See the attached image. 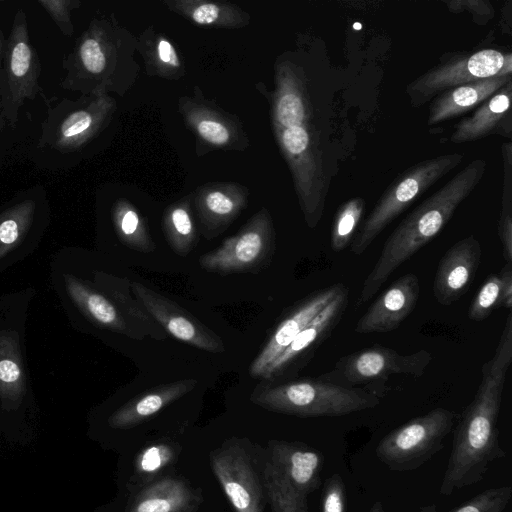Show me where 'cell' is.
Returning a JSON list of instances; mask_svg holds the SVG:
<instances>
[{"mask_svg":"<svg viewBox=\"0 0 512 512\" xmlns=\"http://www.w3.org/2000/svg\"><path fill=\"white\" fill-rule=\"evenodd\" d=\"M512 363V314L509 312L496 350L481 368V381L453 433L452 449L439 492L480 482L490 464L506 453L499 442L497 421L508 369Z\"/></svg>","mask_w":512,"mask_h":512,"instance_id":"6da1fadb","label":"cell"},{"mask_svg":"<svg viewBox=\"0 0 512 512\" xmlns=\"http://www.w3.org/2000/svg\"><path fill=\"white\" fill-rule=\"evenodd\" d=\"M486 166V161L480 158L469 162L399 223L363 281L357 305L372 299L401 264L440 233L458 206L480 183Z\"/></svg>","mask_w":512,"mask_h":512,"instance_id":"7a4b0ae2","label":"cell"},{"mask_svg":"<svg viewBox=\"0 0 512 512\" xmlns=\"http://www.w3.org/2000/svg\"><path fill=\"white\" fill-rule=\"evenodd\" d=\"M251 401L266 410L297 417H335L379 405L378 395L320 379L258 384Z\"/></svg>","mask_w":512,"mask_h":512,"instance_id":"3957f363","label":"cell"},{"mask_svg":"<svg viewBox=\"0 0 512 512\" xmlns=\"http://www.w3.org/2000/svg\"><path fill=\"white\" fill-rule=\"evenodd\" d=\"M35 295L32 287L0 293V411L16 412L33 398L26 327Z\"/></svg>","mask_w":512,"mask_h":512,"instance_id":"277c9868","label":"cell"},{"mask_svg":"<svg viewBox=\"0 0 512 512\" xmlns=\"http://www.w3.org/2000/svg\"><path fill=\"white\" fill-rule=\"evenodd\" d=\"M463 158V154L456 152L439 155L420 161L398 175L358 228L350 244L351 252L355 255L364 253L396 217L437 181L455 169Z\"/></svg>","mask_w":512,"mask_h":512,"instance_id":"5b68a950","label":"cell"},{"mask_svg":"<svg viewBox=\"0 0 512 512\" xmlns=\"http://www.w3.org/2000/svg\"><path fill=\"white\" fill-rule=\"evenodd\" d=\"M455 418L453 411L442 407L413 418L380 440L376 456L392 471H413L443 449Z\"/></svg>","mask_w":512,"mask_h":512,"instance_id":"8992f818","label":"cell"},{"mask_svg":"<svg viewBox=\"0 0 512 512\" xmlns=\"http://www.w3.org/2000/svg\"><path fill=\"white\" fill-rule=\"evenodd\" d=\"M432 360L422 349L402 355L396 350L374 345L341 357L334 367L318 379L347 387L387 379L391 375L422 376Z\"/></svg>","mask_w":512,"mask_h":512,"instance_id":"52a82bcc","label":"cell"},{"mask_svg":"<svg viewBox=\"0 0 512 512\" xmlns=\"http://www.w3.org/2000/svg\"><path fill=\"white\" fill-rule=\"evenodd\" d=\"M505 53L497 49L454 53L427 70L410 84L406 91L412 107H420L441 92L476 80L498 76Z\"/></svg>","mask_w":512,"mask_h":512,"instance_id":"ba28073f","label":"cell"},{"mask_svg":"<svg viewBox=\"0 0 512 512\" xmlns=\"http://www.w3.org/2000/svg\"><path fill=\"white\" fill-rule=\"evenodd\" d=\"M210 465L235 512H263L266 493L244 442H224L210 453Z\"/></svg>","mask_w":512,"mask_h":512,"instance_id":"9c48e42d","label":"cell"},{"mask_svg":"<svg viewBox=\"0 0 512 512\" xmlns=\"http://www.w3.org/2000/svg\"><path fill=\"white\" fill-rule=\"evenodd\" d=\"M275 238L268 218H257L237 235L199 258L201 268L222 274L258 272L269 265Z\"/></svg>","mask_w":512,"mask_h":512,"instance_id":"30bf717a","label":"cell"},{"mask_svg":"<svg viewBox=\"0 0 512 512\" xmlns=\"http://www.w3.org/2000/svg\"><path fill=\"white\" fill-rule=\"evenodd\" d=\"M6 99L9 108L7 118L17 119V111L25 100H32L40 91L38 79L41 66L38 55L30 42L26 14L19 9L4 51Z\"/></svg>","mask_w":512,"mask_h":512,"instance_id":"8fae6325","label":"cell"},{"mask_svg":"<svg viewBox=\"0 0 512 512\" xmlns=\"http://www.w3.org/2000/svg\"><path fill=\"white\" fill-rule=\"evenodd\" d=\"M130 288L150 316L176 339L212 353L225 350L216 333L174 301L136 281L131 282Z\"/></svg>","mask_w":512,"mask_h":512,"instance_id":"7c38bea8","label":"cell"},{"mask_svg":"<svg viewBox=\"0 0 512 512\" xmlns=\"http://www.w3.org/2000/svg\"><path fill=\"white\" fill-rule=\"evenodd\" d=\"M44 229L34 199L18 201L0 211V274L34 253Z\"/></svg>","mask_w":512,"mask_h":512,"instance_id":"4fadbf2b","label":"cell"},{"mask_svg":"<svg viewBox=\"0 0 512 512\" xmlns=\"http://www.w3.org/2000/svg\"><path fill=\"white\" fill-rule=\"evenodd\" d=\"M63 101L49 113L42 125L41 145L60 152L80 148L96 131L103 120V103L77 107L76 102Z\"/></svg>","mask_w":512,"mask_h":512,"instance_id":"5bb4252c","label":"cell"},{"mask_svg":"<svg viewBox=\"0 0 512 512\" xmlns=\"http://www.w3.org/2000/svg\"><path fill=\"white\" fill-rule=\"evenodd\" d=\"M347 287L342 283L318 290L303 299L277 326L261 352L250 365V375L261 377L265 369L294 338Z\"/></svg>","mask_w":512,"mask_h":512,"instance_id":"9a60e30c","label":"cell"},{"mask_svg":"<svg viewBox=\"0 0 512 512\" xmlns=\"http://www.w3.org/2000/svg\"><path fill=\"white\" fill-rule=\"evenodd\" d=\"M482 248L474 235L453 244L441 258L433 281L438 303L451 305L469 289L479 268Z\"/></svg>","mask_w":512,"mask_h":512,"instance_id":"2e32d148","label":"cell"},{"mask_svg":"<svg viewBox=\"0 0 512 512\" xmlns=\"http://www.w3.org/2000/svg\"><path fill=\"white\" fill-rule=\"evenodd\" d=\"M420 296L418 277L408 273L396 279L357 321L359 334L386 333L397 329L415 309Z\"/></svg>","mask_w":512,"mask_h":512,"instance_id":"e0dca14e","label":"cell"},{"mask_svg":"<svg viewBox=\"0 0 512 512\" xmlns=\"http://www.w3.org/2000/svg\"><path fill=\"white\" fill-rule=\"evenodd\" d=\"M348 305V289L331 301L265 369L261 377L266 381L282 376L314 350L331 334L340 322Z\"/></svg>","mask_w":512,"mask_h":512,"instance_id":"ac0fdd59","label":"cell"},{"mask_svg":"<svg viewBox=\"0 0 512 512\" xmlns=\"http://www.w3.org/2000/svg\"><path fill=\"white\" fill-rule=\"evenodd\" d=\"M78 257L91 280L103 290L118 306L131 326L144 338L164 340L166 331L150 316L143 306L132 297L131 282L125 278L107 272L98 266L89 264L84 251L76 248Z\"/></svg>","mask_w":512,"mask_h":512,"instance_id":"d6986e66","label":"cell"},{"mask_svg":"<svg viewBox=\"0 0 512 512\" xmlns=\"http://www.w3.org/2000/svg\"><path fill=\"white\" fill-rule=\"evenodd\" d=\"M266 453L297 492L308 497L319 489L324 464L321 452L298 441L271 440Z\"/></svg>","mask_w":512,"mask_h":512,"instance_id":"ffe728a7","label":"cell"},{"mask_svg":"<svg viewBox=\"0 0 512 512\" xmlns=\"http://www.w3.org/2000/svg\"><path fill=\"white\" fill-rule=\"evenodd\" d=\"M512 80L455 125L450 141L461 144L492 134L511 137Z\"/></svg>","mask_w":512,"mask_h":512,"instance_id":"44dd1931","label":"cell"},{"mask_svg":"<svg viewBox=\"0 0 512 512\" xmlns=\"http://www.w3.org/2000/svg\"><path fill=\"white\" fill-rule=\"evenodd\" d=\"M512 75L492 76L449 88L431 100L428 125H434L460 116L481 105L506 83Z\"/></svg>","mask_w":512,"mask_h":512,"instance_id":"7402d4cb","label":"cell"},{"mask_svg":"<svg viewBox=\"0 0 512 512\" xmlns=\"http://www.w3.org/2000/svg\"><path fill=\"white\" fill-rule=\"evenodd\" d=\"M202 500L186 480L167 476L141 489L126 512H196Z\"/></svg>","mask_w":512,"mask_h":512,"instance_id":"603a6c76","label":"cell"},{"mask_svg":"<svg viewBox=\"0 0 512 512\" xmlns=\"http://www.w3.org/2000/svg\"><path fill=\"white\" fill-rule=\"evenodd\" d=\"M196 385L195 379H183L154 387L116 409L108 417V424L115 429L134 427L183 397Z\"/></svg>","mask_w":512,"mask_h":512,"instance_id":"cb8c5ba5","label":"cell"},{"mask_svg":"<svg viewBox=\"0 0 512 512\" xmlns=\"http://www.w3.org/2000/svg\"><path fill=\"white\" fill-rule=\"evenodd\" d=\"M260 475L272 512H308L307 497L292 487L282 469L267 453Z\"/></svg>","mask_w":512,"mask_h":512,"instance_id":"d4e9b609","label":"cell"},{"mask_svg":"<svg viewBox=\"0 0 512 512\" xmlns=\"http://www.w3.org/2000/svg\"><path fill=\"white\" fill-rule=\"evenodd\" d=\"M365 205V200L362 197H354L338 208L331 230L333 251H342L351 244L363 217Z\"/></svg>","mask_w":512,"mask_h":512,"instance_id":"484cf974","label":"cell"},{"mask_svg":"<svg viewBox=\"0 0 512 512\" xmlns=\"http://www.w3.org/2000/svg\"><path fill=\"white\" fill-rule=\"evenodd\" d=\"M504 182L498 236L506 263L512 264V144L503 143Z\"/></svg>","mask_w":512,"mask_h":512,"instance_id":"4316f807","label":"cell"},{"mask_svg":"<svg viewBox=\"0 0 512 512\" xmlns=\"http://www.w3.org/2000/svg\"><path fill=\"white\" fill-rule=\"evenodd\" d=\"M114 226L118 238L125 246L142 253L155 251L154 242L133 209L121 208L117 211L114 214Z\"/></svg>","mask_w":512,"mask_h":512,"instance_id":"83f0119b","label":"cell"},{"mask_svg":"<svg viewBox=\"0 0 512 512\" xmlns=\"http://www.w3.org/2000/svg\"><path fill=\"white\" fill-rule=\"evenodd\" d=\"M167 241L179 256H187L194 248L197 239L189 212L184 207L174 208L166 222Z\"/></svg>","mask_w":512,"mask_h":512,"instance_id":"f1b7e54d","label":"cell"},{"mask_svg":"<svg viewBox=\"0 0 512 512\" xmlns=\"http://www.w3.org/2000/svg\"><path fill=\"white\" fill-rule=\"evenodd\" d=\"M501 307V279L499 274L489 275L473 299L468 317L474 321H482Z\"/></svg>","mask_w":512,"mask_h":512,"instance_id":"f546056e","label":"cell"},{"mask_svg":"<svg viewBox=\"0 0 512 512\" xmlns=\"http://www.w3.org/2000/svg\"><path fill=\"white\" fill-rule=\"evenodd\" d=\"M511 497V486L493 487L475 495L450 512H504Z\"/></svg>","mask_w":512,"mask_h":512,"instance_id":"4dcf8cb0","label":"cell"},{"mask_svg":"<svg viewBox=\"0 0 512 512\" xmlns=\"http://www.w3.org/2000/svg\"><path fill=\"white\" fill-rule=\"evenodd\" d=\"M173 448L166 443H155L141 451L135 462L137 474L144 477L161 472L172 462Z\"/></svg>","mask_w":512,"mask_h":512,"instance_id":"1f68e13d","label":"cell"},{"mask_svg":"<svg viewBox=\"0 0 512 512\" xmlns=\"http://www.w3.org/2000/svg\"><path fill=\"white\" fill-rule=\"evenodd\" d=\"M205 209L208 212L210 220L209 236H212V230L221 227L222 222L231 218L236 211V205L231 198L222 192L215 191L209 193L205 198Z\"/></svg>","mask_w":512,"mask_h":512,"instance_id":"d6a6232c","label":"cell"},{"mask_svg":"<svg viewBox=\"0 0 512 512\" xmlns=\"http://www.w3.org/2000/svg\"><path fill=\"white\" fill-rule=\"evenodd\" d=\"M321 512H346L345 483L338 473H333L323 484Z\"/></svg>","mask_w":512,"mask_h":512,"instance_id":"836d02e7","label":"cell"},{"mask_svg":"<svg viewBox=\"0 0 512 512\" xmlns=\"http://www.w3.org/2000/svg\"><path fill=\"white\" fill-rule=\"evenodd\" d=\"M38 3L49 14L60 31L71 36L73 33V24L71 21V11L80 5L77 0H39Z\"/></svg>","mask_w":512,"mask_h":512,"instance_id":"e575fe53","label":"cell"},{"mask_svg":"<svg viewBox=\"0 0 512 512\" xmlns=\"http://www.w3.org/2000/svg\"><path fill=\"white\" fill-rule=\"evenodd\" d=\"M449 11L460 13L467 11L472 14L474 22L484 25L495 15L492 4L487 0H453L444 1Z\"/></svg>","mask_w":512,"mask_h":512,"instance_id":"d590c367","label":"cell"},{"mask_svg":"<svg viewBox=\"0 0 512 512\" xmlns=\"http://www.w3.org/2000/svg\"><path fill=\"white\" fill-rule=\"evenodd\" d=\"M197 130L199 134L208 142L222 145L229 139V132L221 123L213 120H202Z\"/></svg>","mask_w":512,"mask_h":512,"instance_id":"8d00e7d4","label":"cell"},{"mask_svg":"<svg viewBox=\"0 0 512 512\" xmlns=\"http://www.w3.org/2000/svg\"><path fill=\"white\" fill-rule=\"evenodd\" d=\"M501 279V307L512 308V264L506 263L499 273Z\"/></svg>","mask_w":512,"mask_h":512,"instance_id":"74e56055","label":"cell"},{"mask_svg":"<svg viewBox=\"0 0 512 512\" xmlns=\"http://www.w3.org/2000/svg\"><path fill=\"white\" fill-rule=\"evenodd\" d=\"M219 12L216 5L205 3L194 10L192 18L198 24H211L218 18Z\"/></svg>","mask_w":512,"mask_h":512,"instance_id":"f35d334b","label":"cell"},{"mask_svg":"<svg viewBox=\"0 0 512 512\" xmlns=\"http://www.w3.org/2000/svg\"><path fill=\"white\" fill-rule=\"evenodd\" d=\"M158 54L161 61L173 66L179 65V59L173 46L167 40H161L158 44Z\"/></svg>","mask_w":512,"mask_h":512,"instance_id":"ab89813d","label":"cell"},{"mask_svg":"<svg viewBox=\"0 0 512 512\" xmlns=\"http://www.w3.org/2000/svg\"><path fill=\"white\" fill-rule=\"evenodd\" d=\"M368 512H385L384 507L380 501L373 503Z\"/></svg>","mask_w":512,"mask_h":512,"instance_id":"60d3db41","label":"cell"},{"mask_svg":"<svg viewBox=\"0 0 512 512\" xmlns=\"http://www.w3.org/2000/svg\"><path fill=\"white\" fill-rule=\"evenodd\" d=\"M419 512H437L435 504H427L419 509Z\"/></svg>","mask_w":512,"mask_h":512,"instance_id":"b9f144b4","label":"cell"},{"mask_svg":"<svg viewBox=\"0 0 512 512\" xmlns=\"http://www.w3.org/2000/svg\"><path fill=\"white\" fill-rule=\"evenodd\" d=\"M2 39H1V36H0V67H1V58H2Z\"/></svg>","mask_w":512,"mask_h":512,"instance_id":"7bdbcfd3","label":"cell"}]
</instances>
